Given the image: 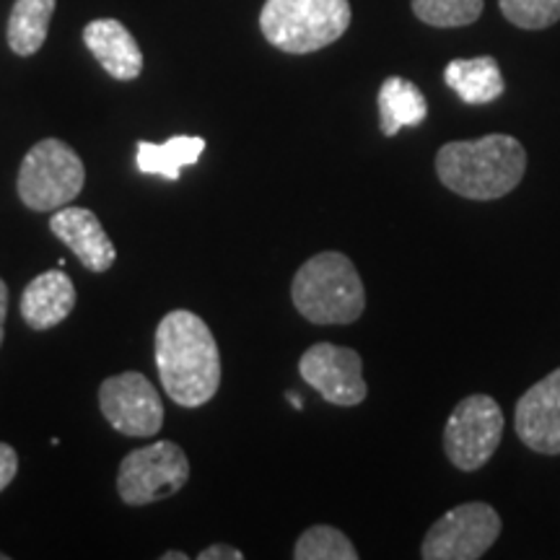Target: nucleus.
Listing matches in <instances>:
<instances>
[{"instance_id":"25","label":"nucleus","mask_w":560,"mask_h":560,"mask_svg":"<svg viewBox=\"0 0 560 560\" xmlns=\"http://www.w3.org/2000/svg\"><path fill=\"white\" fill-rule=\"evenodd\" d=\"M190 556H187V552H182V550H166L164 556H161V560H187Z\"/></svg>"},{"instance_id":"12","label":"nucleus","mask_w":560,"mask_h":560,"mask_svg":"<svg viewBox=\"0 0 560 560\" xmlns=\"http://www.w3.org/2000/svg\"><path fill=\"white\" fill-rule=\"evenodd\" d=\"M50 231L79 257L91 272H107L117 260V249L104 231L102 221L89 208L66 206L55 210Z\"/></svg>"},{"instance_id":"23","label":"nucleus","mask_w":560,"mask_h":560,"mask_svg":"<svg viewBox=\"0 0 560 560\" xmlns=\"http://www.w3.org/2000/svg\"><path fill=\"white\" fill-rule=\"evenodd\" d=\"M198 560H244V552L236 550L234 545H210L198 556Z\"/></svg>"},{"instance_id":"18","label":"nucleus","mask_w":560,"mask_h":560,"mask_svg":"<svg viewBox=\"0 0 560 560\" xmlns=\"http://www.w3.org/2000/svg\"><path fill=\"white\" fill-rule=\"evenodd\" d=\"M58 0H16L9 16V47L19 58H30L45 45Z\"/></svg>"},{"instance_id":"19","label":"nucleus","mask_w":560,"mask_h":560,"mask_svg":"<svg viewBox=\"0 0 560 560\" xmlns=\"http://www.w3.org/2000/svg\"><path fill=\"white\" fill-rule=\"evenodd\" d=\"M486 0H412V13L436 30L470 26L482 16Z\"/></svg>"},{"instance_id":"20","label":"nucleus","mask_w":560,"mask_h":560,"mask_svg":"<svg viewBox=\"0 0 560 560\" xmlns=\"http://www.w3.org/2000/svg\"><path fill=\"white\" fill-rule=\"evenodd\" d=\"M293 558L296 560H355L359 550L353 542L342 535L340 529L330 527V524H317L310 527L296 540L293 548Z\"/></svg>"},{"instance_id":"13","label":"nucleus","mask_w":560,"mask_h":560,"mask_svg":"<svg viewBox=\"0 0 560 560\" xmlns=\"http://www.w3.org/2000/svg\"><path fill=\"white\" fill-rule=\"evenodd\" d=\"M83 42L96 62L117 81H136L143 73V52L117 19H96L83 30Z\"/></svg>"},{"instance_id":"6","label":"nucleus","mask_w":560,"mask_h":560,"mask_svg":"<svg viewBox=\"0 0 560 560\" xmlns=\"http://www.w3.org/2000/svg\"><path fill=\"white\" fill-rule=\"evenodd\" d=\"M190 480V459L174 441L130 452L117 470V493L128 506H145L179 493Z\"/></svg>"},{"instance_id":"14","label":"nucleus","mask_w":560,"mask_h":560,"mask_svg":"<svg viewBox=\"0 0 560 560\" xmlns=\"http://www.w3.org/2000/svg\"><path fill=\"white\" fill-rule=\"evenodd\" d=\"M75 310V285L62 270H47L21 293V317L32 330H50Z\"/></svg>"},{"instance_id":"16","label":"nucleus","mask_w":560,"mask_h":560,"mask_svg":"<svg viewBox=\"0 0 560 560\" xmlns=\"http://www.w3.org/2000/svg\"><path fill=\"white\" fill-rule=\"evenodd\" d=\"M380 128L387 138L397 136L402 128H418L429 115V102L423 91L408 79L389 75L380 89Z\"/></svg>"},{"instance_id":"8","label":"nucleus","mask_w":560,"mask_h":560,"mask_svg":"<svg viewBox=\"0 0 560 560\" xmlns=\"http://www.w3.org/2000/svg\"><path fill=\"white\" fill-rule=\"evenodd\" d=\"M501 516L490 503L472 501L446 511L420 545L425 560H478L501 537Z\"/></svg>"},{"instance_id":"21","label":"nucleus","mask_w":560,"mask_h":560,"mask_svg":"<svg viewBox=\"0 0 560 560\" xmlns=\"http://www.w3.org/2000/svg\"><path fill=\"white\" fill-rule=\"evenodd\" d=\"M501 13L520 30H548L560 21V0H499Z\"/></svg>"},{"instance_id":"22","label":"nucleus","mask_w":560,"mask_h":560,"mask_svg":"<svg viewBox=\"0 0 560 560\" xmlns=\"http://www.w3.org/2000/svg\"><path fill=\"white\" fill-rule=\"evenodd\" d=\"M19 472V454L11 444H3L0 441V493L11 486V480L16 478Z\"/></svg>"},{"instance_id":"9","label":"nucleus","mask_w":560,"mask_h":560,"mask_svg":"<svg viewBox=\"0 0 560 560\" xmlns=\"http://www.w3.org/2000/svg\"><path fill=\"white\" fill-rule=\"evenodd\" d=\"M102 416L122 436L149 439L164 425V402L159 389L138 371L109 376L100 387Z\"/></svg>"},{"instance_id":"7","label":"nucleus","mask_w":560,"mask_h":560,"mask_svg":"<svg viewBox=\"0 0 560 560\" xmlns=\"http://www.w3.org/2000/svg\"><path fill=\"white\" fill-rule=\"evenodd\" d=\"M503 439V410L490 395H470L454 405L444 425L446 459L462 472L486 467Z\"/></svg>"},{"instance_id":"15","label":"nucleus","mask_w":560,"mask_h":560,"mask_svg":"<svg viewBox=\"0 0 560 560\" xmlns=\"http://www.w3.org/2000/svg\"><path fill=\"white\" fill-rule=\"evenodd\" d=\"M444 81L465 104H490L503 94V75L495 58L480 55L470 60H452L444 70Z\"/></svg>"},{"instance_id":"3","label":"nucleus","mask_w":560,"mask_h":560,"mask_svg":"<svg viewBox=\"0 0 560 560\" xmlns=\"http://www.w3.org/2000/svg\"><path fill=\"white\" fill-rule=\"evenodd\" d=\"M291 301L312 325H353L366 310V289L350 257L319 252L293 276Z\"/></svg>"},{"instance_id":"4","label":"nucleus","mask_w":560,"mask_h":560,"mask_svg":"<svg viewBox=\"0 0 560 560\" xmlns=\"http://www.w3.org/2000/svg\"><path fill=\"white\" fill-rule=\"evenodd\" d=\"M350 26L348 0H265L262 37L289 55H310L338 42Z\"/></svg>"},{"instance_id":"2","label":"nucleus","mask_w":560,"mask_h":560,"mask_svg":"<svg viewBox=\"0 0 560 560\" xmlns=\"http://www.w3.org/2000/svg\"><path fill=\"white\" fill-rule=\"evenodd\" d=\"M436 177L467 200H499L514 192L527 172V151L514 136L490 132L478 140H452L436 153Z\"/></svg>"},{"instance_id":"17","label":"nucleus","mask_w":560,"mask_h":560,"mask_svg":"<svg viewBox=\"0 0 560 560\" xmlns=\"http://www.w3.org/2000/svg\"><path fill=\"white\" fill-rule=\"evenodd\" d=\"M202 151H206V140L198 136H174L164 143H149L140 140L136 164L143 174H156L164 179H179L185 166L198 164Z\"/></svg>"},{"instance_id":"11","label":"nucleus","mask_w":560,"mask_h":560,"mask_svg":"<svg viewBox=\"0 0 560 560\" xmlns=\"http://www.w3.org/2000/svg\"><path fill=\"white\" fill-rule=\"evenodd\" d=\"M516 436L537 454H560V369L524 392L516 402Z\"/></svg>"},{"instance_id":"5","label":"nucleus","mask_w":560,"mask_h":560,"mask_svg":"<svg viewBox=\"0 0 560 560\" xmlns=\"http://www.w3.org/2000/svg\"><path fill=\"white\" fill-rule=\"evenodd\" d=\"M86 185V166L66 140L45 138L32 145L16 177L19 198L30 210L50 213L79 198Z\"/></svg>"},{"instance_id":"26","label":"nucleus","mask_w":560,"mask_h":560,"mask_svg":"<svg viewBox=\"0 0 560 560\" xmlns=\"http://www.w3.org/2000/svg\"><path fill=\"white\" fill-rule=\"evenodd\" d=\"M0 560H9V556H5V552H0Z\"/></svg>"},{"instance_id":"24","label":"nucleus","mask_w":560,"mask_h":560,"mask_svg":"<svg viewBox=\"0 0 560 560\" xmlns=\"http://www.w3.org/2000/svg\"><path fill=\"white\" fill-rule=\"evenodd\" d=\"M5 314H9V285L0 278V346H3L5 338Z\"/></svg>"},{"instance_id":"1","label":"nucleus","mask_w":560,"mask_h":560,"mask_svg":"<svg viewBox=\"0 0 560 560\" xmlns=\"http://www.w3.org/2000/svg\"><path fill=\"white\" fill-rule=\"evenodd\" d=\"M156 369L164 392L182 408H200L221 387V353L198 314L174 310L156 327Z\"/></svg>"},{"instance_id":"10","label":"nucleus","mask_w":560,"mask_h":560,"mask_svg":"<svg viewBox=\"0 0 560 560\" xmlns=\"http://www.w3.org/2000/svg\"><path fill=\"white\" fill-rule=\"evenodd\" d=\"M299 374L312 389L319 392L322 400L338 408H355L369 395L366 380H363V359L353 348L314 342L301 355Z\"/></svg>"}]
</instances>
